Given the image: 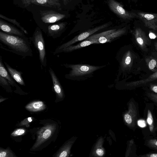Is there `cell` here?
Segmentation results:
<instances>
[{"mask_svg": "<svg viewBox=\"0 0 157 157\" xmlns=\"http://www.w3.org/2000/svg\"><path fill=\"white\" fill-rule=\"evenodd\" d=\"M29 39L38 52L41 67L42 70L43 67H45L47 65V59L45 41L40 29L36 28L32 36Z\"/></svg>", "mask_w": 157, "mask_h": 157, "instance_id": "obj_3", "label": "cell"}, {"mask_svg": "<svg viewBox=\"0 0 157 157\" xmlns=\"http://www.w3.org/2000/svg\"><path fill=\"white\" fill-rule=\"evenodd\" d=\"M144 145L155 151H157V137L149 135H144Z\"/></svg>", "mask_w": 157, "mask_h": 157, "instance_id": "obj_19", "label": "cell"}, {"mask_svg": "<svg viewBox=\"0 0 157 157\" xmlns=\"http://www.w3.org/2000/svg\"><path fill=\"white\" fill-rule=\"evenodd\" d=\"M137 41L138 43L140 45H142L143 44V40L140 37H138L137 38Z\"/></svg>", "mask_w": 157, "mask_h": 157, "instance_id": "obj_32", "label": "cell"}, {"mask_svg": "<svg viewBox=\"0 0 157 157\" xmlns=\"http://www.w3.org/2000/svg\"><path fill=\"white\" fill-rule=\"evenodd\" d=\"M97 154L99 156H102L104 154L103 150L101 149H98L96 151Z\"/></svg>", "mask_w": 157, "mask_h": 157, "instance_id": "obj_30", "label": "cell"}, {"mask_svg": "<svg viewBox=\"0 0 157 157\" xmlns=\"http://www.w3.org/2000/svg\"><path fill=\"white\" fill-rule=\"evenodd\" d=\"M138 16V19L150 28L157 29V13L147 12L138 10H132Z\"/></svg>", "mask_w": 157, "mask_h": 157, "instance_id": "obj_8", "label": "cell"}, {"mask_svg": "<svg viewBox=\"0 0 157 157\" xmlns=\"http://www.w3.org/2000/svg\"><path fill=\"white\" fill-rule=\"evenodd\" d=\"M111 22H108L104 24L97 26L94 28L89 29L79 35L75 37L71 40L58 46L54 52V54L58 53V52L63 48L72 45L79 41L85 40L95 33L107 27L111 24Z\"/></svg>", "mask_w": 157, "mask_h": 157, "instance_id": "obj_7", "label": "cell"}, {"mask_svg": "<svg viewBox=\"0 0 157 157\" xmlns=\"http://www.w3.org/2000/svg\"><path fill=\"white\" fill-rule=\"evenodd\" d=\"M33 121V119L31 117H29L26 118L22 121L20 124V125H26L29 122H31Z\"/></svg>", "mask_w": 157, "mask_h": 157, "instance_id": "obj_28", "label": "cell"}, {"mask_svg": "<svg viewBox=\"0 0 157 157\" xmlns=\"http://www.w3.org/2000/svg\"><path fill=\"white\" fill-rule=\"evenodd\" d=\"M155 105L151 102L145 103L143 111V118L148 125V130L144 135H149L153 136H157L155 131L157 118L155 112Z\"/></svg>", "mask_w": 157, "mask_h": 157, "instance_id": "obj_5", "label": "cell"}, {"mask_svg": "<svg viewBox=\"0 0 157 157\" xmlns=\"http://www.w3.org/2000/svg\"><path fill=\"white\" fill-rule=\"evenodd\" d=\"M0 85L3 87H10V84L5 78L0 76Z\"/></svg>", "mask_w": 157, "mask_h": 157, "instance_id": "obj_26", "label": "cell"}, {"mask_svg": "<svg viewBox=\"0 0 157 157\" xmlns=\"http://www.w3.org/2000/svg\"><path fill=\"white\" fill-rule=\"evenodd\" d=\"M149 36L151 39H155L156 37L155 35L152 33H149Z\"/></svg>", "mask_w": 157, "mask_h": 157, "instance_id": "obj_34", "label": "cell"}, {"mask_svg": "<svg viewBox=\"0 0 157 157\" xmlns=\"http://www.w3.org/2000/svg\"><path fill=\"white\" fill-rule=\"evenodd\" d=\"M126 31V27L116 29L114 31L108 34L99 37L96 39L98 44H103L108 42H111L116 40L121 35L124 34Z\"/></svg>", "mask_w": 157, "mask_h": 157, "instance_id": "obj_12", "label": "cell"}, {"mask_svg": "<svg viewBox=\"0 0 157 157\" xmlns=\"http://www.w3.org/2000/svg\"><path fill=\"white\" fill-rule=\"evenodd\" d=\"M31 4L60 9L61 4L59 0H30Z\"/></svg>", "mask_w": 157, "mask_h": 157, "instance_id": "obj_17", "label": "cell"}, {"mask_svg": "<svg viewBox=\"0 0 157 157\" xmlns=\"http://www.w3.org/2000/svg\"><path fill=\"white\" fill-rule=\"evenodd\" d=\"M56 128L54 124L47 125L41 128L37 132L36 140L33 147L35 149L40 146L52 136Z\"/></svg>", "mask_w": 157, "mask_h": 157, "instance_id": "obj_9", "label": "cell"}, {"mask_svg": "<svg viewBox=\"0 0 157 157\" xmlns=\"http://www.w3.org/2000/svg\"><path fill=\"white\" fill-rule=\"evenodd\" d=\"M23 3L25 6H27L31 4L30 0H22Z\"/></svg>", "mask_w": 157, "mask_h": 157, "instance_id": "obj_31", "label": "cell"}, {"mask_svg": "<svg viewBox=\"0 0 157 157\" xmlns=\"http://www.w3.org/2000/svg\"><path fill=\"white\" fill-rule=\"evenodd\" d=\"M4 63L7 71L13 78L21 85L25 86L22 77V72L13 68L6 62L4 61Z\"/></svg>", "mask_w": 157, "mask_h": 157, "instance_id": "obj_16", "label": "cell"}, {"mask_svg": "<svg viewBox=\"0 0 157 157\" xmlns=\"http://www.w3.org/2000/svg\"><path fill=\"white\" fill-rule=\"evenodd\" d=\"M128 1H131L132 2H133L135 3H136L139 0H128Z\"/></svg>", "mask_w": 157, "mask_h": 157, "instance_id": "obj_35", "label": "cell"}, {"mask_svg": "<svg viewBox=\"0 0 157 157\" xmlns=\"http://www.w3.org/2000/svg\"><path fill=\"white\" fill-rule=\"evenodd\" d=\"M53 84V87L57 96L59 98L62 97L63 90L59 80L52 68L50 67L48 70Z\"/></svg>", "mask_w": 157, "mask_h": 157, "instance_id": "obj_15", "label": "cell"}, {"mask_svg": "<svg viewBox=\"0 0 157 157\" xmlns=\"http://www.w3.org/2000/svg\"><path fill=\"white\" fill-rule=\"evenodd\" d=\"M31 41L26 36L10 34L0 32V48L25 58L33 56Z\"/></svg>", "mask_w": 157, "mask_h": 157, "instance_id": "obj_1", "label": "cell"}, {"mask_svg": "<svg viewBox=\"0 0 157 157\" xmlns=\"http://www.w3.org/2000/svg\"><path fill=\"white\" fill-rule=\"evenodd\" d=\"M93 44H98L96 39H92L89 40H85L84 41L75 45L69 46L59 51L58 52L68 53L78 50Z\"/></svg>", "mask_w": 157, "mask_h": 157, "instance_id": "obj_14", "label": "cell"}, {"mask_svg": "<svg viewBox=\"0 0 157 157\" xmlns=\"http://www.w3.org/2000/svg\"><path fill=\"white\" fill-rule=\"evenodd\" d=\"M41 19L45 23H52L65 18L66 15L53 10L42 11L40 13Z\"/></svg>", "mask_w": 157, "mask_h": 157, "instance_id": "obj_10", "label": "cell"}, {"mask_svg": "<svg viewBox=\"0 0 157 157\" xmlns=\"http://www.w3.org/2000/svg\"><path fill=\"white\" fill-rule=\"evenodd\" d=\"M156 61L154 59L151 60L149 63V67L151 69H153L156 64Z\"/></svg>", "mask_w": 157, "mask_h": 157, "instance_id": "obj_29", "label": "cell"}, {"mask_svg": "<svg viewBox=\"0 0 157 157\" xmlns=\"http://www.w3.org/2000/svg\"><path fill=\"white\" fill-rule=\"evenodd\" d=\"M9 74L8 71L5 67L3 62L2 57L0 56V76L6 79L11 85L13 86H18L15 82V80Z\"/></svg>", "mask_w": 157, "mask_h": 157, "instance_id": "obj_18", "label": "cell"}, {"mask_svg": "<svg viewBox=\"0 0 157 157\" xmlns=\"http://www.w3.org/2000/svg\"><path fill=\"white\" fill-rule=\"evenodd\" d=\"M63 3L65 5L67 4L68 2H70L72 1H76V2H78L77 1H79L80 0H63Z\"/></svg>", "mask_w": 157, "mask_h": 157, "instance_id": "obj_33", "label": "cell"}, {"mask_svg": "<svg viewBox=\"0 0 157 157\" xmlns=\"http://www.w3.org/2000/svg\"><path fill=\"white\" fill-rule=\"evenodd\" d=\"M156 113H157V117H156V118H157V122H156V127L155 128V131L156 132H157V111Z\"/></svg>", "mask_w": 157, "mask_h": 157, "instance_id": "obj_36", "label": "cell"}, {"mask_svg": "<svg viewBox=\"0 0 157 157\" xmlns=\"http://www.w3.org/2000/svg\"><path fill=\"white\" fill-rule=\"evenodd\" d=\"M91 2H93L94 0H90Z\"/></svg>", "mask_w": 157, "mask_h": 157, "instance_id": "obj_37", "label": "cell"}, {"mask_svg": "<svg viewBox=\"0 0 157 157\" xmlns=\"http://www.w3.org/2000/svg\"><path fill=\"white\" fill-rule=\"evenodd\" d=\"M0 17L1 18L13 23L20 29V30L23 31L25 34H28V33L27 31L22 27L20 23L17 22L15 19L9 18L1 14H0Z\"/></svg>", "mask_w": 157, "mask_h": 157, "instance_id": "obj_21", "label": "cell"}, {"mask_svg": "<svg viewBox=\"0 0 157 157\" xmlns=\"http://www.w3.org/2000/svg\"><path fill=\"white\" fill-rule=\"evenodd\" d=\"M145 95L151 102L153 103L155 106H157V94L152 92H147Z\"/></svg>", "mask_w": 157, "mask_h": 157, "instance_id": "obj_23", "label": "cell"}, {"mask_svg": "<svg viewBox=\"0 0 157 157\" xmlns=\"http://www.w3.org/2000/svg\"><path fill=\"white\" fill-rule=\"evenodd\" d=\"M25 108L29 111L37 112L44 109L45 108V106L42 101H37L29 104L26 105Z\"/></svg>", "mask_w": 157, "mask_h": 157, "instance_id": "obj_20", "label": "cell"}, {"mask_svg": "<svg viewBox=\"0 0 157 157\" xmlns=\"http://www.w3.org/2000/svg\"><path fill=\"white\" fill-rule=\"evenodd\" d=\"M67 68L71 69L69 73L66 74L65 78L74 81H83L92 77L94 72L106 65L94 66L86 64H64Z\"/></svg>", "mask_w": 157, "mask_h": 157, "instance_id": "obj_2", "label": "cell"}, {"mask_svg": "<svg viewBox=\"0 0 157 157\" xmlns=\"http://www.w3.org/2000/svg\"><path fill=\"white\" fill-rule=\"evenodd\" d=\"M11 151L9 149H0V157H15Z\"/></svg>", "mask_w": 157, "mask_h": 157, "instance_id": "obj_24", "label": "cell"}, {"mask_svg": "<svg viewBox=\"0 0 157 157\" xmlns=\"http://www.w3.org/2000/svg\"><path fill=\"white\" fill-rule=\"evenodd\" d=\"M67 24L66 22H62L49 25L48 27L46 35L53 39L59 37L65 31Z\"/></svg>", "mask_w": 157, "mask_h": 157, "instance_id": "obj_11", "label": "cell"}, {"mask_svg": "<svg viewBox=\"0 0 157 157\" xmlns=\"http://www.w3.org/2000/svg\"><path fill=\"white\" fill-rule=\"evenodd\" d=\"M140 117L138 103L133 98L130 101L128 112L124 115L126 123L135 131L138 128V122Z\"/></svg>", "mask_w": 157, "mask_h": 157, "instance_id": "obj_6", "label": "cell"}, {"mask_svg": "<svg viewBox=\"0 0 157 157\" xmlns=\"http://www.w3.org/2000/svg\"><path fill=\"white\" fill-rule=\"evenodd\" d=\"M0 29L5 33L10 34L22 36H26L25 33L21 30L1 20H0Z\"/></svg>", "mask_w": 157, "mask_h": 157, "instance_id": "obj_13", "label": "cell"}, {"mask_svg": "<svg viewBox=\"0 0 157 157\" xmlns=\"http://www.w3.org/2000/svg\"><path fill=\"white\" fill-rule=\"evenodd\" d=\"M106 1L110 10L123 21L128 22L138 19V16L132 10L128 11L126 10L123 6L116 0Z\"/></svg>", "mask_w": 157, "mask_h": 157, "instance_id": "obj_4", "label": "cell"}, {"mask_svg": "<svg viewBox=\"0 0 157 157\" xmlns=\"http://www.w3.org/2000/svg\"><path fill=\"white\" fill-rule=\"evenodd\" d=\"M25 132V129L23 128H19L14 130L11 135L13 136H20L24 134Z\"/></svg>", "mask_w": 157, "mask_h": 157, "instance_id": "obj_25", "label": "cell"}, {"mask_svg": "<svg viewBox=\"0 0 157 157\" xmlns=\"http://www.w3.org/2000/svg\"><path fill=\"white\" fill-rule=\"evenodd\" d=\"M136 146L134 141V139H132L129 142L128 155H130V154H131L132 156L138 157V155H137L136 153Z\"/></svg>", "mask_w": 157, "mask_h": 157, "instance_id": "obj_22", "label": "cell"}, {"mask_svg": "<svg viewBox=\"0 0 157 157\" xmlns=\"http://www.w3.org/2000/svg\"><path fill=\"white\" fill-rule=\"evenodd\" d=\"M138 157H157V151L151 152L146 154L139 155Z\"/></svg>", "mask_w": 157, "mask_h": 157, "instance_id": "obj_27", "label": "cell"}]
</instances>
